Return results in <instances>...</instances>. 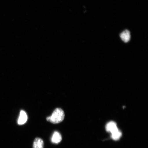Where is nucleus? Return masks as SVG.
<instances>
[{"mask_svg": "<svg viewBox=\"0 0 148 148\" xmlns=\"http://www.w3.org/2000/svg\"><path fill=\"white\" fill-rule=\"evenodd\" d=\"M122 133L119 129L117 130L111 134V138L114 140H118L120 139L122 136Z\"/></svg>", "mask_w": 148, "mask_h": 148, "instance_id": "7", "label": "nucleus"}, {"mask_svg": "<svg viewBox=\"0 0 148 148\" xmlns=\"http://www.w3.org/2000/svg\"><path fill=\"white\" fill-rule=\"evenodd\" d=\"M118 129L117 125L115 122L111 121L107 124L106 126V129L107 132H110L111 134L113 132Z\"/></svg>", "mask_w": 148, "mask_h": 148, "instance_id": "2", "label": "nucleus"}, {"mask_svg": "<svg viewBox=\"0 0 148 148\" xmlns=\"http://www.w3.org/2000/svg\"><path fill=\"white\" fill-rule=\"evenodd\" d=\"M27 119V116L26 113L23 110L21 111L18 121V124L20 125L24 124L26 123Z\"/></svg>", "mask_w": 148, "mask_h": 148, "instance_id": "3", "label": "nucleus"}, {"mask_svg": "<svg viewBox=\"0 0 148 148\" xmlns=\"http://www.w3.org/2000/svg\"><path fill=\"white\" fill-rule=\"evenodd\" d=\"M120 38L125 42H127L130 41L131 38L130 32L128 30L123 31L120 34Z\"/></svg>", "mask_w": 148, "mask_h": 148, "instance_id": "5", "label": "nucleus"}, {"mask_svg": "<svg viewBox=\"0 0 148 148\" xmlns=\"http://www.w3.org/2000/svg\"><path fill=\"white\" fill-rule=\"evenodd\" d=\"M65 114L64 111L62 109L57 108L53 111L51 116L46 118L48 121L53 124L61 123L64 119Z\"/></svg>", "mask_w": 148, "mask_h": 148, "instance_id": "1", "label": "nucleus"}, {"mask_svg": "<svg viewBox=\"0 0 148 148\" xmlns=\"http://www.w3.org/2000/svg\"><path fill=\"white\" fill-rule=\"evenodd\" d=\"M44 143L41 138H35L33 144V148H44Z\"/></svg>", "mask_w": 148, "mask_h": 148, "instance_id": "6", "label": "nucleus"}, {"mask_svg": "<svg viewBox=\"0 0 148 148\" xmlns=\"http://www.w3.org/2000/svg\"><path fill=\"white\" fill-rule=\"evenodd\" d=\"M62 136L61 134L57 131H55L53 134L51 140L53 143L58 144L62 141Z\"/></svg>", "mask_w": 148, "mask_h": 148, "instance_id": "4", "label": "nucleus"}]
</instances>
